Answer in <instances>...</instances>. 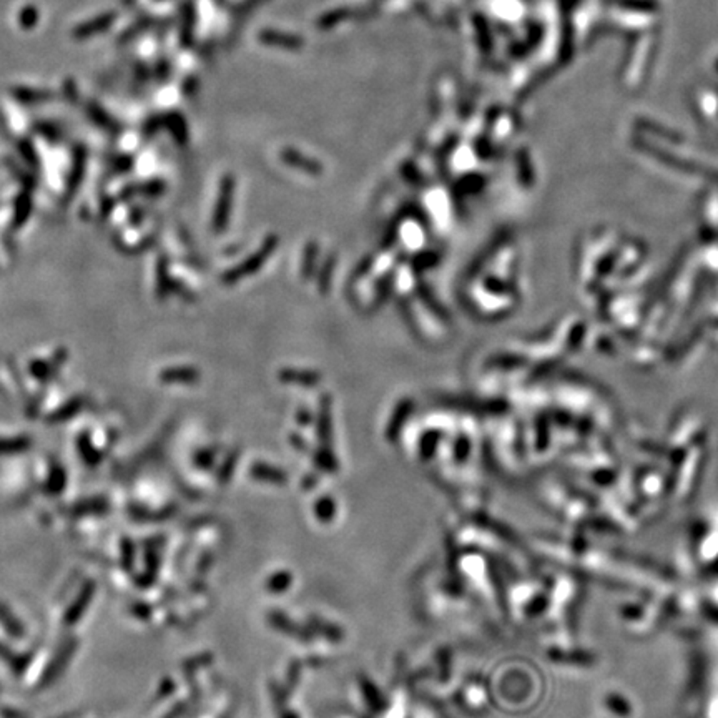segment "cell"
Segmentation results:
<instances>
[{
  "mask_svg": "<svg viewBox=\"0 0 718 718\" xmlns=\"http://www.w3.org/2000/svg\"><path fill=\"white\" fill-rule=\"evenodd\" d=\"M692 554L695 562L712 572H718V507L704 514L694 525Z\"/></svg>",
  "mask_w": 718,
  "mask_h": 718,
  "instance_id": "obj_2",
  "label": "cell"
},
{
  "mask_svg": "<svg viewBox=\"0 0 718 718\" xmlns=\"http://www.w3.org/2000/svg\"><path fill=\"white\" fill-rule=\"evenodd\" d=\"M283 379H285V381H303V383H316V381H318V376H313V374H301V376H298V374H295V371H290V373L283 374Z\"/></svg>",
  "mask_w": 718,
  "mask_h": 718,
  "instance_id": "obj_4",
  "label": "cell"
},
{
  "mask_svg": "<svg viewBox=\"0 0 718 718\" xmlns=\"http://www.w3.org/2000/svg\"><path fill=\"white\" fill-rule=\"evenodd\" d=\"M602 707L607 714L617 718H630L634 715V704H632L630 699L624 694H620L619 690H609L607 694L602 697L600 700Z\"/></svg>",
  "mask_w": 718,
  "mask_h": 718,
  "instance_id": "obj_3",
  "label": "cell"
},
{
  "mask_svg": "<svg viewBox=\"0 0 718 718\" xmlns=\"http://www.w3.org/2000/svg\"><path fill=\"white\" fill-rule=\"evenodd\" d=\"M680 599V595H679ZM667 592L649 594V597L629 602L619 609V617L627 629L634 634H650L679 614L680 600Z\"/></svg>",
  "mask_w": 718,
  "mask_h": 718,
  "instance_id": "obj_1",
  "label": "cell"
}]
</instances>
